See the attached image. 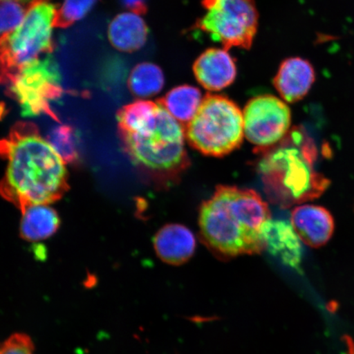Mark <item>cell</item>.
<instances>
[{"label":"cell","instance_id":"6da1fadb","mask_svg":"<svg viewBox=\"0 0 354 354\" xmlns=\"http://www.w3.org/2000/svg\"><path fill=\"white\" fill-rule=\"evenodd\" d=\"M0 149L6 162L1 194L21 212L50 205L68 192L66 163L34 123H16Z\"/></svg>","mask_w":354,"mask_h":354},{"label":"cell","instance_id":"7a4b0ae2","mask_svg":"<svg viewBox=\"0 0 354 354\" xmlns=\"http://www.w3.org/2000/svg\"><path fill=\"white\" fill-rule=\"evenodd\" d=\"M270 219L268 203L254 190L218 185L202 203L198 225L210 250L236 257L265 250L263 229Z\"/></svg>","mask_w":354,"mask_h":354},{"label":"cell","instance_id":"3957f363","mask_svg":"<svg viewBox=\"0 0 354 354\" xmlns=\"http://www.w3.org/2000/svg\"><path fill=\"white\" fill-rule=\"evenodd\" d=\"M265 192L283 207L312 201L328 188L330 181L314 169L317 151L306 133L295 127L281 142L258 150Z\"/></svg>","mask_w":354,"mask_h":354},{"label":"cell","instance_id":"277c9868","mask_svg":"<svg viewBox=\"0 0 354 354\" xmlns=\"http://www.w3.org/2000/svg\"><path fill=\"white\" fill-rule=\"evenodd\" d=\"M119 134L133 165L154 183L174 184L189 166L185 128L159 103L143 127Z\"/></svg>","mask_w":354,"mask_h":354},{"label":"cell","instance_id":"5b68a950","mask_svg":"<svg viewBox=\"0 0 354 354\" xmlns=\"http://www.w3.org/2000/svg\"><path fill=\"white\" fill-rule=\"evenodd\" d=\"M185 130L194 149L206 156L218 158L240 147L245 136L241 110L232 100L219 95H207L203 98Z\"/></svg>","mask_w":354,"mask_h":354},{"label":"cell","instance_id":"8992f818","mask_svg":"<svg viewBox=\"0 0 354 354\" xmlns=\"http://www.w3.org/2000/svg\"><path fill=\"white\" fill-rule=\"evenodd\" d=\"M57 7L50 0H34L24 21L8 37L0 39L1 82L26 66L54 50L52 28Z\"/></svg>","mask_w":354,"mask_h":354},{"label":"cell","instance_id":"52a82bcc","mask_svg":"<svg viewBox=\"0 0 354 354\" xmlns=\"http://www.w3.org/2000/svg\"><path fill=\"white\" fill-rule=\"evenodd\" d=\"M59 66L50 54L26 66L19 73L2 82L8 95L19 104L24 117L47 115L60 122L50 102L64 94Z\"/></svg>","mask_w":354,"mask_h":354},{"label":"cell","instance_id":"ba28073f","mask_svg":"<svg viewBox=\"0 0 354 354\" xmlns=\"http://www.w3.org/2000/svg\"><path fill=\"white\" fill-rule=\"evenodd\" d=\"M203 6L205 15L197 21V29L225 50L251 47L259 26L255 0H203Z\"/></svg>","mask_w":354,"mask_h":354},{"label":"cell","instance_id":"9c48e42d","mask_svg":"<svg viewBox=\"0 0 354 354\" xmlns=\"http://www.w3.org/2000/svg\"><path fill=\"white\" fill-rule=\"evenodd\" d=\"M243 130L257 151L272 147L285 138L291 124L290 109L272 95L254 97L243 112Z\"/></svg>","mask_w":354,"mask_h":354},{"label":"cell","instance_id":"30bf717a","mask_svg":"<svg viewBox=\"0 0 354 354\" xmlns=\"http://www.w3.org/2000/svg\"><path fill=\"white\" fill-rule=\"evenodd\" d=\"M194 76L209 91H220L236 80V63L225 48H209L198 57L193 66Z\"/></svg>","mask_w":354,"mask_h":354},{"label":"cell","instance_id":"8fae6325","mask_svg":"<svg viewBox=\"0 0 354 354\" xmlns=\"http://www.w3.org/2000/svg\"><path fill=\"white\" fill-rule=\"evenodd\" d=\"M290 223L301 241L313 248L326 245L335 232L333 216L325 207L305 205L292 211Z\"/></svg>","mask_w":354,"mask_h":354},{"label":"cell","instance_id":"7c38bea8","mask_svg":"<svg viewBox=\"0 0 354 354\" xmlns=\"http://www.w3.org/2000/svg\"><path fill=\"white\" fill-rule=\"evenodd\" d=\"M265 250L281 263L296 271H301L303 248L291 223L270 219L263 229Z\"/></svg>","mask_w":354,"mask_h":354},{"label":"cell","instance_id":"4fadbf2b","mask_svg":"<svg viewBox=\"0 0 354 354\" xmlns=\"http://www.w3.org/2000/svg\"><path fill=\"white\" fill-rule=\"evenodd\" d=\"M315 82V71L308 61L290 57L283 62L275 78L279 94L288 103H295L304 98Z\"/></svg>","mask_w":354,"mask_h":354},{"label":"cell","instance_id":"5bb4252c","mask_svg":"<svg viewBox=\"0 0 354 354\" xmlns=\"http://www.w3.org/2000/svg\"><path fill=\"white\" fill-rule=\"evenodd\" d=\"M153 243L158 258L174 266L188 262L196 248L192 232L180 224L165 225L155 234Z\"/></svg>","mask_w":354,"mask_h":354},{"label":"cell","instance_id":"9a60e30c","mask_svg":"<svg viewBox=\"0 0 354 354\" xmlns=\"http://www.w3.org/2000/svg\"><path fill=\"white\" fill-rule=\"evenodd\" d=\"M149 29L142 17L134 12L118 15L111 21L108 35L109 41L118 50L132 53L145 46Z\"/></svg>","mask_w":354,"mask_h":354},{"label":"cell","instance_id":"2e32d148","mask_svg":"<svg viewBox=\"0 0 354 354\" xmlns=\"http://www.w3.org/2000/svg\"><path fill=\"white\" fill-rule=\"evenodd\" d=\"M20 234L29 242L50 238L59 227L60 219L56 211L46 205L28 207L21 212Z\"/></svg>","mask_w":354,"mask_h":354},{"label":"cell","instance_id":"e0dca14e","mask_svg":"<svg viewBox=\"0 0 354 354\" xmlns=\"http://www.w3.org/2000/svg\"><path fill=\"white\" fill-rule=\"evenodd\" d=\"M203 100L198 88L185 85L172 88L158 102L177 121L187 126L196 116Z\"/></svg>","mask_w":354,"mask_h":354},{"label":"cell","instance_id":"ac0fdd59","mask_svg":"<svg viewBox=\"0 0 354 354\" xmlns=\"http://www.w3.org/2000/svg\"><path fill=\"white\" fill-rule=\"evenodd\" d=\"M165 82V76L158 66L142 63L132 69L128 80V86L135 96L149 98L160 92Z\"/></svg>","mask_w":354,"mask_h":354},{"label":"cell","instance_id":"d6986e66","mask_svg":"<svg viewBox=\"0 0 354 354\" xmlns=\"http://www.w3.org/2000/svg\"><path fill=\"white\" fill-rule=\"evenodd\" d=\"M158 108V102L137 100L118 113L119 133H131L144 126Z\"/></svg>","mask_w":354,"mask_h":354},{"label":"cell","instance_id":"ffe728a7","mask_svg":"<svg viewBox=\"0 0 354 354\" xmlns=\"http://www.w3.org/2000/svg\"><path fill=\"white\" fill-rule=\"evenodd\" d=\"M46 140L59 153L66 165L79 160L78 138L76 131L69 125H57L48 132Z\"/></svg>","mask_w":354,"mask_h":354},{"label":"cell","instance_id":"44dd1931","mask_svg":"<svg viewBox=\"0 0 354 354\" xmlns=\"http://www.w3.org/2000/svg\"><path fill=\"white\" fill-rule=\"evenodd\" d=\"M98 0H64L56 10L55 28H66L85 17Z\"/></svg>","mask_w":354,"mask_h":354},{"label":"cell","instance_id":"7402d4cb","mask_svg":"<svg viewBox=\"0 0 354 354\" xmlns=\"http://www.w3.org/2000/svg\"><path fill=\"white\" fill-rule=\"evenodd\" d=\"M30 3H22L16 0H0V33L1 39L8 37L21 24L28 12Z\"/></svg>","mask_w":354,"mask_h":354},{"label":"cell","instance_id":"603a6c76","mask_svg":"<svg viewBox=\"0 0 354 354\" xmlns=\"http://www.w3.org/2000/svg\"><path fill=\"white\" fill-rule=\"evenodd\" d=\"M0 354H35V345L28 335L12 334L3 343Z\"/></svg>","mask_w":354,"mask_h":354},{"label":"cell","instance_id":"cb8c5ba5","mask_svg":"<svg viewBox=\"0 0 354 354\" xmlns=\"http://www.w3.org/2000/svg\"><path fill=\"white\" fill-rule=\"evenodd\" d=\"M123 8L136 13V15H145L148 11L147 0H120Z\"/></svg>","mask_w":354,"mask_h":354},{"label":"cell","instance_id":"d4e9b609","mask_svg":"<svg viewBox=\"0 0 354 354\" xmlns=\"http://www.w3.org/2000/svg\"><path fill=\"white\" fill-rule=\"evenodd\" d=\"M345 343L347 344V353L346 354H354V342L348 336H345Z\"/></svg>","mask_w":354,"mask_h":354},{"label":"cell","instance_id":"484cf974","mask_svg":"<svg viewBox=\"0 0 354 354\" xmlns=\"http://www.w3.org/2000/svg\"><path fill=\"white\" fill-rule=\"evenodd\" d=\"M16 1L21 2L22 3H30L34 1V0H16Z\"/></svg>","mask_w":354,"mask_h":354}]
</instances>
